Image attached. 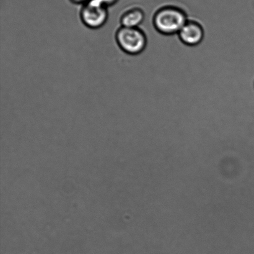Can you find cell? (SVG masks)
<instances>
[{
	"label": "cell",
	"mask_w": 254,
	"mask_h": 254,
	"mask_svg": "<svg viewBox=\"0 0 254 254\" xmlns=\"http://www.w3.org/2000/svg\"><path fill=\"white\" fill-rule=\"evenodd\" d=\"M188 21L185 12L174 6L159 9L153 17L156 29L164 35L178 34Z\"/></svg>",
	"instance_id": "6da1fadb"
},
{
	"label": "cell",
	"mask_w": 254,
	"mask_h": 254,
	"mask_svg": "<svg viewBox=\"0 0 254 254\" xmlns=\"http://www.w3.org/2000/svg\"><path fill=\"white\" fill-rule=\"evenodd\" d=\"M116 40L122 51L131 56L141 54L147 45L146 35L138 27L121 26L116 32Z\"/></svg>",
	"instance_id": "7a4b0ae2"
},
{
	"label": "cell",
	"mask_w": 254,
	"mask_h": 254,
	"mask_svg": "<svg viewBox=\"0 0 254 254\" xmlns=\"http://www.w3.org/2000/svg\"><path fill=\"white\" fill-rule=\"evenodd\" d=\"M80 17L83 23L89 28H101L108 21V7L99 3L96 0H91L83 4L80 11Z\"/></svg>",
	"instance_id": "3957f363"
},
{
	"label": "cell",
	"mask_w": 254,
	"mask_h": 254,
	"mask_svg": "<svg viewBox=\"0 0 254 254\" xmlns=\"http://www.w3.org/2000/svg\"><path fill=\"white\" fill-rule=\"evenodd\" d=\"M179 37L184 44L195 46L200 44L204 38V30L198 22L188 21L179 31Z\"/></svg>",
	"instance_id": "277c9868"
},
{
	"label": "cell",
	"mask_w": 254,
	"mask_h": 254,
	"mask_svg": "<svg viewBox=\"0 0 254 254\" xmlns=\"http://www.w3.org/2000/svg\"><path fill=\"white\" fill-rule=\"evenodd\" d=\"M144 13L143 10L134 7L127 10L121 17V24L123 27L136 28L144 21Z\"/></svg>",
	"instance_id": "5b68a950"
},
{
	"label": "cell",
	"mask_w": 254,
	"mask_h": 254,
	"mask_svg": "<svg viewBox=\"0 0 254 254\" xmlns=\"http://www.w3.org/2000/svg\"><path fill=\"white\" fill-rule=\"evenodd\" d=\"M99 3L104 5V6L108 7L109 6H113L117 3L119 0H96Z\"/></svg>",
	"instance_id": "8992f818"
},
{
	"label": "cell",
	"mask_w": 254,
	"mask_h": 254,
	"mask_svg": "<svg viewBox=\"0 0 254 254\" xmlns=\"http://www.w3.org/2000/svg\"><path fill=\"white\" fill-rule=\"evenodd\" d=\"M71 1L74 2V3L84 4L91 1V0H71Z\"/></svg>",
	"instance_id": "52a82bcc"
}]
</instances>
